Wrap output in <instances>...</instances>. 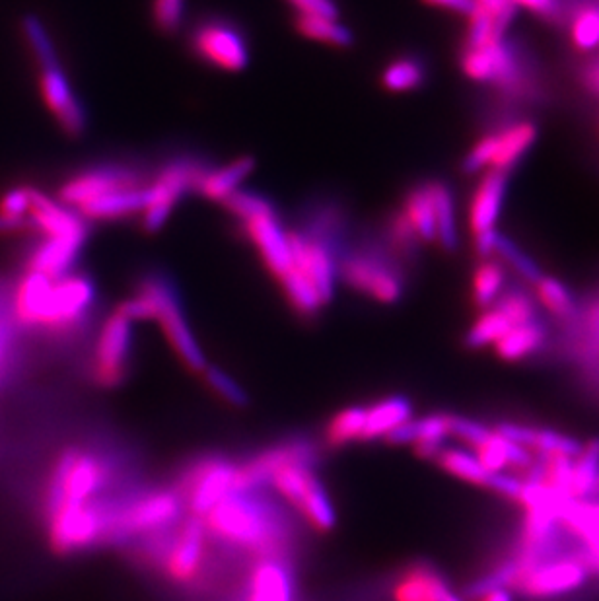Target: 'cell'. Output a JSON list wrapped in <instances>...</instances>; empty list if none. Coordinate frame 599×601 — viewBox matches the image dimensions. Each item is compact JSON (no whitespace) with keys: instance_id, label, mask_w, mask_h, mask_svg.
<instances>
[{"instance_id":"obj_1","label":"cell","mask_w":599,"mask_h":601,"mask_svg":"<svg viewBox=\"0 0 599 601\" xmlns=\"http://www.w3.org/2000/svg\"><path fill=\"white\" fill-rule=\"evenodd\" d=\"M96 304V286L86 275L49 279L28 271L14 294V316L24 327L51 333L76 329Z\"/></svg>"},{"instance_id":"obj_2","label":"cell","mask_w":599,"mask_h":601,"mask_svg":"<svg viewBox=\"0 0 599 601\" xmlns=\"http://www.w3.org/2000/svg\"><path fill=\"white\" fill-rule=\"evenodd\" d=\"M119 312L131 321L156 319L162 325L166 339L176 351L179 360L193 372L207 368L205 354L201 351L197 337L193 335L189 321L183 314V306L177 294L176 284L162 273H152L142 279L135 296L119 306Z\"/></svg>"},{"instance_id":"obj_3","label":"cell","mask_w":599,"mask_h":601,"mask_svg":"<svg viewBox=\"0 0 599 601\" xmlns=\"http://www.w3.org/2000/svg\"><path fill=\"white\" fill-rule=\"evenodd\" d=\"M203 522L222 541L257 553H273L286 539L281 514L263 498L247 495V491L226 496Z\"/></svg>"},{"instance_id":"obj_4","label":"cell","mask_w":599,"mask_h":601,"mask_svg":"<svg viewBox=\"0 0 599 601\" xmlns=\"http://www.w3.org/2000/svg\"><path fill=\"white\" fill-rule=\"evenodd\" d=\"M337 277L382 304L399 302L405 292L403 269L395 263V255L374 242L345 249L337 261Z\"/></svg>"},{"instance_id":"obj_5","label":"cell","mask_w":599,"mask_h":601,"mask_svg":"<svg viewBox=\"0 0 599 601\" xmlns=\"http://www.w3.org/2000/svg\"><path fill=\"white\" fill-rule=\"evenodd\" d=\"M211 166L197 156H177L146 185V205L141 213V226L144 232H158L183 195L197 189L199 181Z\"/></svg>"},{"instance_id":"obj_6","label":"cell","mask_w":599,"mask_h":601,"mask_svg":"<svg viewBox=\"0 0 599 601\" xmlns=\"http://www.w3.org/2000/svg\"><path fill=\"white\" fill-rule=\"evenodd\" d=\"M107 481L109 467L100 458L84 452H67L53 469L45 508L49 512L59 506L92 502V498L106 487Z\"/></svg>"},{"instance_id":"obj_7","label":"cell","mask_w":599,"mask_h":601,"mask_svg":"<svg viewBox=\"0 0 599 601\" xmlns=\"http://www.w3.org/2000/svg\"><path fill=\"white\" fill-rule=\"evenodd\" d=\"M113 508L86 502L80 506H59L47 512L49 543L57 553H72L94 545L111 535Z\"/></svg>"},{"instance_id":"obj_8","label":"cell","mask_w":599,"mask_h":601,"mask_svg":"<svg viewBox=\"0 0 599 601\" xmlns=\"http://www.w3.org/2000/svg\"><path fill=\"white\" fill-rule=\"evenodd\" d=\"M461 71L481 84H491L504 94H529L531 82L520 63V55L514 45L504 39L491 47L471 49L463 47L459 55Z\"/></svg>"},{"instance_id":"obj_9","label":"cell","mask_w":599,"mask_h":601,"mask_svg":"<svg viewBox=\"0 0 599 601\" xmlns=\"http://www.w3.org/2000/svg\"><path fill=\"white\" fill-rule=\"evenodd\" d=\"M189 47L195 57L222 71H244L249 63L246 36L226 18L201 20L189 34Z\"/></svg>"},{"instance_id":"obj_10","label":"cell","mask_w":599,"mask_h":601,"mask_svg":"<svg viewBox=\"0 0 599 601\" xmlns=\"http://www.w3.org/2000/svg\"><path fill=\"white\" fill-rule=\"evenodd\" d=\"M144 185H148V179L139 168H133L129 164H119V162L98 164L94 168L82 170L69 177L59 189V203L76 211L78 207L96 201L100 197H106L117 191L137 189Z\"/></svg>"},{"instance_id":"obj_11","label":"cell","mask_w":599,"mask_h":601,"mask_svg":"<svg viewBox=\"0 0 599 601\" xmlns=\"http://www.w3.org/2000/svg\"><path fill=\"white\" fill-rule=\"evenodd\" d=\"M590 570L580 559H555L549 563H518V574L510 588L533 600L557 598L582 588Z\"/></svg>"},{"instance_id":"obj_12","label":"cell","mask_w":599,"mask_h":601,"mask_svg":"<svg viewBox=\"0 0 599 601\" xmlns=\"http://www.w3.org/2000/svg\"><path fill=\"white\" fill-rule=\"evenodd\" d=\"M242 493L240 467L228 461L211 460L193 467L185 481L187 506L195 518H205L226 496Z\"/></svg>"},{"instance_id":"obj_13","label":"cell","mask_w":599,"mask_h":601,"mask_svg":"<svg viewBox=\"0 0 599 601\" xmlns=\"http://www.w3.org/2000/svg\"><path fill=\"white\" fill-rule=\"evenodd\" d=\"M133 347V321L119 310L106 319L100 329L92 372L100 386L115 388L127 374V362Z\"/></svg>"},{"instance_id":"obj_14","label":"cell","mask_w":599,"mask_h":601,"mask_svg":"<svg viewBox=\"0 0 599 601\" xmlns=\"http://www.w3.org/2000/svg\"><path fill=\"white\" fill-rule=\"evenodd\" d=\"M179 496L168 491L148 493L127 502L121 508H113L111 535H137L168 528L179 516Z\"/></svg>"},{"instance_id":"obj_15","label":"cell","mask_w":599,"mask_h":601,"mask_svg":"<svg viewBox=\"0 0 599 601\" xmlns=\"http://www.w3.org/2000/svg\"><path fill=\"white\" fill-rule=\"evenodd\" d=\"M242 232L259 251L265 267L279 283L294 271L290 238L281 224L279 213L261 214L244 220Z\"/></svg>"},{"instance_id":"obj_16","label":"cell","mask_w":599,"mask_h":601,"mask_svg":"<svg viewBox=\"0 0 599 601\" xmlns=\"http://www.w3.org/2000/svg\"><path fill=\"white\" fill-rule=\"evenodd\" d=\"M39 92L45 106L49 107V111L55 115L57 123L69 137H80L86 131V109L74 96L71 82L59 63L41 67Z\"/></svg>"},{"instance_id":"obj_17","label":"cell","mask_w":599,"mask_h":601,"mask_svg":"<svg viewBox=\"0 0 599 601\" xmlns=\"http://www.w3.org/2000/svg\"><path fill=\"white\" fill-rule=\"evenodd\" d=\"M28 224L45 238H88V226L80 214L32 187Z\"/></svg>"},{"instance_id":"obj_18","label":"cell","mask_w":599,"mask_h":601,"mask_svg":"<svg viewBox=\"0 0 599 601\" xmlns=\"http://www.w3.org/2000/svg\"><path fill=\"white\" fill-rule=\"evenodd\" d=\"M205 533V522L195 516L177 533L166 559V570L177 582H189L199 574L205 559Z\"/></svg>"},{"instance_id":"obj_19","label":"cell","mask_w":599,"mask_h":601,"mask_svg":"<svg viewBox=\"0 0 599 601\" xmlns=\"http://www.w3.org/2000/svg\"><path fill=\"white\" fill-rule=\"evenodd\" d=\"M561 524L584 543L580 563L599 572V500H568L561 512Z\"/></svg>"},{"instance_id":"obj_20","label":"cell","mask_w":599,"mask_h":601,"mask_svg":"<svg viewBox=\"0 0 599 601\" xmlns=\"http://www.w3.org/2000/svg\"><path fill=\"white\" fill-rule=\"evenodd\" d=\"M506 183L508 174H500L493 170L481 179L469 207V226L473 236L494 232V224L506 195Z\"/></svg>"},{"instance_id":"obj_21","label":"cell","mask_w":599,"mask_h":601,"mask_svg":"<svg viewBox=\"0 0 599 601\" xmlns=\"http://www.w3.org/2000/svg\"><path fill=\"white\" fill-rule=\"evenodd\" d=\"M84 242L86 238H43L28 259V271L49 279H59L71 273Z\"/></svg>"},{"instance_id":"obj_22","label":"cell","mask_w":599,"mask_h":601,"mask_svg":"<svg viewBox=\"0 0 599 601\" xmlns=\"http://www.w3.org/2000/svg\"><path fill=\"white\" fill-rule=\"evenodd\" d=\"M310 450L300 446V444H286L281 448L269 450L259 454L257 458L242 465L240 467V485L242 491L255 489L257 485L271 481V477L288 463H296V461H310Z\"/></svg>"},{"instance_id":"obj_23","label":"cell","mask_w":599,"mask_h":601,"mask_svg":"<svg viewBox=\"0 0 599 601\" xmlns=\"http://www.w3.org/2000/svg\"><path fill=\"white\" fill-rule=\"evenodd\" d=\"M146 205V185L137 189L117 191L96 201H90L76 209L84 220H119L137 216L144 211Z\"/></svg>"},{"instance_id":"obj_24","label":"cell","mask_w":599,"mask_h":601,"mask_svg":"<svg viewBox=\"0 0 599 601\" xmlns=\"http://www.w3.org/2000/svg\"><path fill=\"white\" fill-rule=\"evenodd\" d=\"M249 601H294V586L288 570L277 559H265L251 574Z\"/></svg>"},{"instance_id":"obj_25","label":"cell","mask_w":599,"mask_h":601,"mask_svg":"<svg viewBox=\"0 0 599 601\" xmlns=\"http://www.w3.org/2000/svg\"><path fill=\"white\" fill-rule=\"evenodd\" d=\"M535 139H537V127L529 121L514 123L512 127L496 133V148L491 160L493 172L508 174L528 152Z\"/></svg>"},{"instance_id":"obj_26","label":"cell","mask_w":599,"mask_h":601,"mask_svg":"<svg viewBox=\"0 0 599 601\" xmlns=\"http://www.w3.org/2000/svg\"><path fill=\"white\" fill-rule=\"evenodd\" d=\"M255 162L251 158H238L222 168H209L207 174L199 181L197 191L207 197L209 201L224 203L230 195L238 191V187L246 181L247 176L253 172Z\"/></svg>"},{"instance_id":"obj_27","label":"cell","mask_w":599,"mask_h":601,"mask_svg":"<svg viewBox=\"0 0 599 601\" xmlns=\"http://www.w3.org/2000/svg\"><path fill=\"white\" fill-rule=\"evenodd\" d=\"M547 341V327L539 318L512 327L500 341L494 343V353L506 362H518L537 353Z\"/></svg>"},{"instance_id":"obj_28","label":"cell","mask_w":599,"mask_h":601,"mask_svg":"<svg viewBox=\"0 0 599 601\" xmlns=\"http://www.w3.org/2000/svg\"><path fill=\"white\" fill-rule=\"evenodd\" d=\"M413 419L411 401L399 395L382 399L366 409V428L362 440L386 438L391 430Z\"/></svg>"},{"instance_id":"obj_29","label":"cell","mask_w":599,"mask_h":601,"mask_svg":"<svg viewBox=\"0 0 599 601\" xmlns=\"http://www.w3.org/2000/svg\"><path fill=\"white\" fill-rule=\"evenodd\" d=\"M401 213L405 214V218L409 220L419 242H426V244L436 242L434 205H432V193H430L428 181H424L421 185H415L407 191Z\"/></svg>"},{"instance_id":"obj_30","label":"cell","mask_w":599,"mask_h":601,"mask_svg":"<svg viewBox=\"0 0 599 601\" xmlns=\"http://www.w3.org/2000/svg\"><path fill=\"white\" fill-rule=\"evenodd\" d=\"M434 460L444 471H448L450 475L458 477L461 481L479 485V487H485L491 491L494 473H491L475 454L459 450V448H442Z\"/></svg>"},{"instance_id":"obj_31","label":"cell","mask_w":599,"mask_h":601,"mask_svg":"<svg viewBox=\"0 0 599 601\" xmlns=\"http://www.w3.org/2000/svg\"><path fill=\"white\" fill-rule=\"evenodd\" d=\"M434 205V222H436V242L448 251L458 248V232H456V211L454 197L450 187L444 181H428Z\"/></svg>"},{"instance_id":"obj_32","label":"cell","mask_w":599,"mask_h":601,"mask_svg":"<svg viewBox=\"0 0 599 601\" xmlns=\"http://www.w3.org/2000/svg\"><path fill=\"white\" fill-rule=\"evenodd\" d=\"M446 580L426 566L411 568L395 586L397 601H438Z\"/></svg>"},{"instance_id":"obj_33","label":"cell","mask_w":599,"mask_h":601,"mask_svg":"<svg viewBox=\"0 0 599 601\" xmlns=\"http://www.w3.org/2000/svg\"><path fill=\"white\" fill-rule=\"evenodd\" d=\"M504 281H506V273L502 263L496 259H483L473 273V288H471L473 306L483 312L489 310L496 302L498 294L502 292Z\"/></svg>"},{"instance_id":"obj_34","label":"cell","mask_w":599,"mask_h":601,"mask_svg":"<svg viewBox=\"0 0 599 601\" xmlns=\"http://www.w3.org/2000/svg\"><path fill=\"white\" fill-rule=\"evenodd\" d=\"M426 80V67L419 57H397L382 72V86L388 92H413L419 90Z\"/></svg>"},{"instance_id":"obj_35","label":"cell","mask_w":599,"mask_h":601,"mask_svg":"<svg viewBox=\"0 0 599 601\" xmlns=\"http://www.w3.org/2000/svg\"><path fill=\"white\" fill-rule=\"evenodd\" d=\"M294 28L308 39L319 41L333 47H351L353 45V32L343 26L339 20L331 18H318V16H296Z\"/></svg>"},{"instance_id":"obj_36","label":"cell","mask_w":599,"mask_h":601,"mask_svg":"<svg viewBox=\"0 0 599 601\" xmlns=\"http://www.w3.org/2000/svg\"><path fill=\"white\" fill-rule=\"evenodd\" d=\"M599 475V438L582 446V452L572 461V498L588 500Z\"/></svg>"},{"instance_id":"obj_37","label":"cell","mask_w":599,"mask_h":601,"mask_svg":"<svg viewBox=\"0 0 599 601\" xmlns=\"http://www.w3.org/2000/svg\"><path fill=\"white\" fill-rule=\"evenodd\" d=\"M448 417L450 415L436 413L415 421L417 438L413 446L417 456H421L424 460H434L440 454V450L444 448V440L450 436Z\"/></svg>"},{"instance_id":"obj_38","label":"cell","mask_w":599,"mask_h":601,"mask_svg":"<svg viewBox=\"0 0 599 601\" xmlns=\"http://www.w3.org/2000/svg\"><path fill=\"white\" fill-rule=\"evenodd\" d=\"M512 329V323L504 318L498 310L489 308L485 310L479 319L473 323V327L465 335V347L471 351L485 349L500 341L508 331Z\"/></svg>"},{"instance_id":"obj_39","label":"cell","mask_w":599,"mask_h":601,"mask_svg":"<svg viewBox=\"0 0 599 601\" xmlns=\"http://www.w3.org/2000/svg\"><path fill=\"white\" fill-rule=\"evenodd\" d=\"M535 292H537V300L555 316V318L570 319L574 318L578 304L572 296V292L568 290L566 284L553 279V277H541L535 283Z\"/></svg>"},{"instance_id":"obj_40","label":"cell","mask_w":599,"mask_h":601,"mask_svg":"<svg viewBox=\"0 0 599 601\" xmlns=\"http://www.w3.org/2000/svg\"><path fill=\"white\" fill-rule=\"evenodd\" d=\"M302 516L319 531L333 530L335 522H337V514H335V506L331 502L329 495L325 493V489L321 487V483L316 481L314 487L308 491V495L302 498V502L296 506Z\"/></svg>"},{"instance_id":"obj_41","label":"cell","mask_w":599,"mask_h":601,"mask_svg":"<svg viewBox=\"0 0 599 601\" xmlns=\"http://www.w3.org/2000/svg\"><path fill=\"white\" fill-rule=\"evenodd\" d=\"M366 428V409L349 407L333 417L327 426V442L333 446H343L354 440H362Z\"/></svg>"},{"instance_id":"obj_42","label":"cell","mask_w":599,"mask_h":601,"mask_svg":"<svg viewBox=\"0 0 599 601\" xmlns=\"http://www.w3.org/2000/svg\"><path fill=\"white\" fill-rule=\"evenodd\" d=\"M494 310H498L504 318L508 319L512 323V327L524 325V323L537 318L535 302H533L531 294L518 286L502 290L500 298L494 302Z\"/></svg>"},{"instance_id":"obj_43","label":"cell","mask_w":599,"mask_h":601,"mask_svg":"<svg viewBox=\"0 0 599 601\" xmlns=\"http://www.w3.org/2000/svg\"><path fill=\"white\" fill-rule=\"evenodd\" d=\"M570 39L580 51H592L599 47V4H584L572 16Z\"/></svg>"},{"instance_id":"obj_44","label":"cell","mask_w":599,"mask_h":601,"mask_svg":"<svg viewBox=\"0 0 599 601\" xmlns=\"http://www.w3.org/2000/svg\"><path fill=\"white\" fill-rule=\"evenodd\" d=\"M529 452H535L537 456H564L574 460L582 452V444L557 430L535 428Z\"/></svg>"},{"instance_id":"obj_45","label":"cell","mask_w":599,"mask_h":601,"mask_svg":"<svg viewBox=\"0 0 599 601\" xmlns=\"http://www.w3.org/2000/svg\"><path fill=\"white\" fill-rule=\"evenodd\" d=\"M493 253H498L502 261H506L510 267L516 269V273L526 279L528 283H537L543 275L541 269L537 267V263L526 255L522 249L518 248L512 240H508L502 234H494Z\"/></svg>"},{"instance_id":"obj_46","label":"cell","mask_w":599,"mask_h":601,"mask_svg":"<svg viewBox=\"0 0 599 601\" xmlns=\"http://www.w3.org/2000/svg\"><path fill=\"white\" fill-rule=\"evenodd\" d=\"M22 30H24V37H26L30 49L34 51V57H36L39 67L59 63L55 45L47 34V28L43 26V22L37 16H26L22 20Z\"/></svg>"},{"instance_id":"obj_47","label":"cell","mask_w":599,"mask_h":601,"mask_svg":"<svg viewBox=\"0 0 599 601\" xmlns=\"http://www.w3.org/2000/svg\"><path fill=\"white\" fill-rule=\"evenodd\" d=\"M222 205L240 222L261 216V214L277 213L275 205L267 197L253 193V191H240V189L234 195H230Z\"/></svg>"},{"instance_id":"obj_48","label":"cell","mask_w":599,"mask_h":601,"mask_svg":"<svg viewBox=\"0 0 599 601\" xmlns=\"http://www.w3.org/2000/svg\"><path fill=\"white\" fill-rule=\"evenodd\" d=\"M185 20V0H152V22L164 34H176Z\"/></svg>"},{"instance_id":"obj_49","label":"cell","mask_w":599,"mask_h":601,"mask_svg":"<svg viewBox=\"0 0 599 601\" xmlns=\"http://www.w3.org/2000/svg\"><path fill=\"white\" fill-rule=\"evenodd\" d=\"M203 372H205V378H207V382H209L212 391H214L220 399H224L226 403L236 405V407L246 405V391L240 388L226 372H222V370H218V368H211V366H207Z\"/></svg>"},{"instance_id":"obj_50","label":"cell","mask_w":599,"mask_h":601,"mask_svg":"<svg viewBox=\"0 0 599 601\" xmlns=\"http://www.w3.org/2000/svg\"><path fill=\"white\" fill-rule=\"evenodd\" d=\"M448 425H450V436H456L459 440H463L473 450H477L481 444H485V440L493 434L491 428H487L477 421L458 417V415H450Z\"/></svg>"},{"instance_id":"obj_51","label":"cell","mask_w":599,"mask_h":601,"mask_svg":"<svg viewBox=\"0 0 599 601\" xmlns=\"http://www.w3.org/2000/svg\"><path fill=\"white\" fill-rule=\"evenodd\" d=\"M494 148H496V135H487L481 141L477 142L469 154L463 160V172L467 174H475L487 166H491V160L494 156Z\"/></svg>"},{"instance_id":"obj_52","label":"cell","mask_w":599,"mask_h":601,"mask_svg":"<svg viewBox=\"0 0 599 601\" xmlns=\"http://www.w3.org/2000/svg\"><path fill=\"white\" fill-rule=\"evenodd\" d=\"M30 209V187H16L2 195L0 214L12 218H28Z\"/></svg>"},{"instance_id":"obj_53","label":"cell","mask_w":599,"mask_h":601,"mask_svg":"<svg viewBox=\"0 0 599 601\" xmlns=\"http://www.w3.org/2000/svg\"><path fill=\"white\" fill-rule=\"evenodd\" d=\"M286 2L296 10V16H318V18L339 20V6L335 0H286Z\"/></svg>"},{"instance_id":"obj_54","label":"cell","mask_w":599,"mask_h":601,"mask_svg":"<svg viewBox=\"0 0 599 601\" xmlns=\"http://www.w3.org/2000/svg\"><path fill=\"white\" fill-rule=\"evenodd\" d=\"M475 4L485 10L504 32L518 14V6L512 0H475Z\"/></svg>"},{"instance_id":"obj_55","label":"cell","mask_w":599,"mask_h":601,"mask_svg":"<svg viewBox=\"0 0 599 601\" xmlns=\"http://www.w3.org/2000/svg\"><path fill=\"white\" fill-rule=\"evenodd\" d=\"M516 6L528 8L545 20H555L559 14V0H512Z\"/></svg>"},{"instance_id":"obj_56","label":"cell","mask_w":599,"mask_h":601,"mask_svg":"<svg viewBox=\"0 0 599 601\" xmlns=\"http://www.w3.org/2000/svg\"><path fill=\"white\" fill-rule=\"evenodd\" d=\"M424 4H430L434 8H444V10H454L463 16H469L475 8V0H423Z\"/></svg>"},{"instance_id":"obj_57","label":"cell","mask_w":599,"mask_h":601,"mask_svg":"<svg viewBox=\"0 0 599 601\" xmlns=\"http://www.w3.org/2000/svg\"><path fill=\"white\" fill-rule=\"evenodd\" d=\"M28 218H12V216H4L0 214V234H12V232H20L24 228H28Z\"/></svg>"},{"instance_id":"obj_58","label":"cell","mask_w":599,"mask_h":601,"mask_svg":"<svg viewBox=\"0 0 599 601\" xmlns=\"http://www.w3.org/2000/svg\"><path fill=\"white\" fill-rule=\"evenodd\" d=\"M477 601H514V596L506 588H496V590H491L489 594H485L483 598H479Z\"/></svg>"},{"instance_id":"obj_59","label":"cell","mask_w":599,"mask_h":601,"mask_svg":"<svg viewBox=\"0 0 599 601\" xmlns=\"http://www.w3.org/2000/svg\"><path fill=\"white\" fill-rule=\"evenodd\" d=\"M4 356H6V337H4V333L0 331V366H2V362H4Z\"/></svg>"},{"instance_id":"obj_60","label":"cell","mask_w":599,"mask_h":601,"mask_svg":"<svg viewBox=\"0 0 599 601\" xmlns=\"http://www.w3.org/2000/svg\"><path fill=\"white\" fill-rule=\"evenodd\" d=\"M592 496H594L596 500H599V475L598 479H596V485H594V491H592Z\"/></svg>"}]
</instances>
